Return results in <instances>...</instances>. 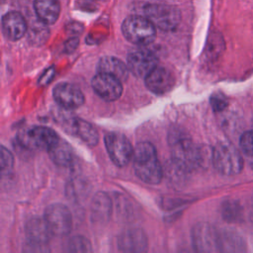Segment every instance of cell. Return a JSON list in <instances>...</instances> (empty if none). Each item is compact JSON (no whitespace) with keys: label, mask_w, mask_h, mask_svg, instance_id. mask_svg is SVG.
Here are the masks:
<instances>
[{"label":"cell","mask_w":253,"mask_h":253,"mask_svg":"<svg viewBox=\"0 0 253 253\" xmlns=\"http://www.w3.org/2000/svg\"><path fill=\"white\" fill-rule=\"evenodd\" d=\"M211 161L220 174L227 176L238 174L243 167V159L240 152L229 142H219L214 146L211 153Z\"/></svg>","instance_id":"3"},{"label":"cell","mask_w":253,"mask_h":253,"mask_svg":"<svg viewBox=\"0 0 253 253\" xmlns=\"http://www.w3.org/2000/svg\"><path fill=\"white\" fill-rule=\"evenodd\" d=\"M65 128L80 137L88 145H96L99 141V134L97 129L88 122L81 119H71L65 124Z\"/></svg>","instance_id":"17"},{"label":"cell","mask_w":253,"mask_h":253,"mask_svg":"<svg viewBox=\"0 0 253 253\" xmlns=\"http://www.w3.org/2000/svg\"><path fill=\"white\" fill-rule=\"evenodd\" d=\"M195 248L200 252L220 251V234L208 223H200L193 230Z\"/></svg>","instance_id":"9"},{"label":"cell","mask_w":253,"mask_h":253,"mask_svg":"<svg viewBox=\"0 0 253 253\" xmlns=\"http://www.w3.org/2000/svg\"><path fill=\"white\" fill-rule=\"evenodd\" d=\"M122 31L128 42L138 45L149 44L156 37V27L146 17L137 15L127 17L122 25Z\"/></svg>","instance_id":"4"},{"label":"cell","mask_w":253,"mask_h":253,"mask_svg":"<svg viewBox=\"0 0 253 253\" xmlns=\"http://www.w3.org/2000/svg\"><path fill=\"white\" fill-rule=\"evenodd\" d=\"M118 244L121 251L144 252L147 250V237L142 229L130 228L120 235Z\"/></svg>","instance_id":"14"},{"label":"cell","mask_w":253,"mask_h":253,"mask_svg":"<svg viewBox=\"0 0 253 253\" xmlns=\"http://www.w3.org/2000/svg\"><path fill=\"white\" fill-rule=\"evenodd\" d=\"M112 203L109 196L103 192L95 195L91 204V214L94 221L103 223L107 222L111 215Z\"/></svg>","instance_id":"20"},{"label":"cell","mask_w":253,"mask_h":253,"mask_svg":"<svg viewBox=\"0 0 253 253\" xmlns=\"http://www.w3.org/2000/svg\"><path fill=\"white\" fill-rule=\"evenodd\" d=\"M211 105L215 112H220L227 106V100L222 94H213L211 98Z\"/></svg>","instance_id":"28"},{"label":"cell","mask_w":253,"mask_h":253,"mask_svg":"<svg viewBox=\"0 0 253 253\" xmlns=\"http://www.w3.org/2000/svg\"><path fill=\"white\" fill-rule=\"evenodd\" d=\"M58 138L55 131L46 126H31L18 135L20 144L32 150H48Z\"/></svg>","instance_id":"6"},{"label":"cell","mask_w":253,"mask_h":253,"mask_svg":"<svg viewBox=\"0 0 253 253\" xmlns=\"http://www.w3.org/2000/svg\"><path fill=\"white\" fill-rule=\"evenodd\" d=\"M174 162L183 170H191L204 165L206 151L196 145L188 134L181 130H173L169 137Z\"/></svg>","instance_id":"1"},{"label":"cell","mask_w":253,"mask_h":253,"mask_svg":"<svg viewBox=\"0 0 253 253\" xmlns=\"http://www.w3.org/2000/svg\"><path fill=\"white\" fill-rule=\"evenodd\" d=\"M44 219L53 235L64 236L72 227L70 211L62 204H52L45 209Z\"/></svg>","instance_id":"8"},{"label":"cell","mask_w":253,"mask_h":253,"mask_svg":"<svg viewBox=\"0 0 253 253\" xmlns=\"http://www.w3.org/2000/svg\"><path fill=\"white\" fill-rule=\"evenodd\" d=\"M93 90L106 101H115L119 99L123 92L122 81L112 75L100 73L92 79Z\"/></svg>","instance_id":"11"},{"label":"cell","mask_w":253,"mask_h":253,"mask_svg":"<svg viewBox=\"0 0 253 253\" xmlns=\"http://www.w3.org/2000/svg\"><path fill=\"white\" fill-rule=\"evenodd\" d=\"M105 145L110 158L117 166H126L133 157L134 148L129 140L121 133H108L105 136Z\"/></svg>","instance_id":"7"},{"label":"cell","mask_w":253,"mask_h":253,"mask_svg":"<svg viewBox=\"0 0 253 253\" xmlns=\"http://www.w3.org/2000/svg\"><path fill=\"white\" fill-rule=\"evenodd\" d=\"M222 216L229 221H235L241 216V207L235 201H226L222 205Z\"/></svg>","instance_id":"23"},{"label":"cell","mask_w":253,"mask_h":253,"mask_svg":"<svg viewBox=\"0 0 253 253\" xmlns=\"http://www.w3.org/2000/svg\"><path fill=\"white\" fill-rule=\"evenodd\" d=\"M244 243L235 233L220 234V251H241Z\"/></svg>","instance_id":"22"},{"label":"cell","mask_w":253,"mask_h":253,"mask_svg":"<svg viewBox=\"0 0 253 253\" xmlns=\"http://www.w3.org/2000/svg\"><path fill=\"white\" fill-rule=\"evenodd\" d=\"M98 72L112 75L121 81H124L128 76V67L119 58L113 56L102 57L97 66Z\"/></svg>","instance_id":"19"},{"label":"cell","mask_w":253,"mask_h":253,"mask_svg":"<svg viewBox=\"0 0 253 253\" xmlns=\"http://www.w3.org/2000/svg\"><path fill=\"white\" fill-rule=\"evenodd\" d=\"M2 29L10 41H18L26 34L28 26L25 18L19 12H9L2 19Z\"/></svg>","instance_id":"15"},{"label":"cell","mask_w":253,"mask_h":253,"mask_svg":"<svg viewBox=\"0 0 253 253\" xmlns=\"http://www.w3.org/2000/svg\"><path fill=\"white\" fill-rule=\"evenodd\" d=\"M240 147L246 155L253 157V130H248L241 135Z\"/></svg>","instance_id":"25"},{"label":"cell","mask_w":253,"mask_h":253,"mask_svg":"<svg viewBox=\"0 0 253 253\" xmlns=\"http://www.w3.org/2000/svg\"><path fill=\"white\" fill-rule=\"evenodd\" d=\"M147 88L158 95L167 93L175 83L173 74L164 67H155L145 78Z\"/></svg>","instance_id":"13"},{"label":"cell","mask_w":253,"mask_h":253,"mask_svg":"<svg viewBox=\"0 0 253 253\" xmlns=\"http://www.w3.org/2000/svg\"><path fill=\"white\" fill-rule=\"evenodd\" d=\"M14 164V157L12 153L5 148L4 146L1 147V171L3 174L8 173Z\"/></svg>","instance_id":"26"},{"label":"cell","mask_w":253,"mask_h":253,"mask_svg":"<svg viewBox=\"0 0 253 253\" xmlns=\"http://www.w3.org/2000/svg\"><path fill=\"white\" fill-rule=\"evenodd\" d=\"M133 169L139 179L148 184H158L163 175L156 149L150 142H139L134 147Z\"/></svg>","instance_id":"2"},{"label":"cell","mask_w":253,"mask_h":253,"mask_svg":"<svg viewBox=\"0 0 253 253\" xmlns=\"http://www.w3.org/2000/svg\"><path fill=\"white\" fill-rule=\"evenodd\" d=\"M145 17L162 31L174 30L180 22L179 10L169 4L151 3L144 7Z\"/></svg>","instance_id":"5"},{"label":"cell","mask_w":253,"mask_h":253,"mask_svg":"<svg viewBox=\"0 0 253 253\" xmlns=\"http://www.w3.org/2000/svg\"><path fill=\"white\" fill-rule=\"evenodd\" d=\"M47 151L51 160L57 165L66 166L72 162V148L65 140H62L61 138H58Z\"/></svg>","instance_id":"21"},{"label":"cell","mask_w":253,"mask_h":253,"mask_svg":"<svg viewBox=\"0 0 253 253\" xmlns=\"http://www.w3.org/2000/svg\"><path fill=\"white\" fill-rule=\"evenodd\" d=\"M66 250L69 252H90L92 248L88 239L83 236H74L67 242Z\"/></svg>","instance_id":"24"},{"label":"cell","mask_w":253,"mask_h":253,"mask_svg":"<svg viewBox=\"0 0 253 253\" xmlns=\"http://www.w3.org/2000/svg\"><path fill=\"white\" fill-rule=\"evenodd\" d=\"M34 8L39 20L45 25L55 23L60 14L58 0H35Z\"/></svg>","instance_id":"18"},{"label":"cell","mask_w":253,"mask_h":253,"mask_svg":"<svg viewBox=\"0 0 253 253\" xmlns=\"http://www.w3.org/2000/svg\"><path fill=\"white\" fill-rule=\"evenodd\" d=\"M26 233L30 244L43 247L49 241L52 235L45 219L43 218H32L26 225Z\"/></svg>","instance_id":"16"},{"label":"cell","mask_w":253,"mask_h":253,"mask_svg":"<svg viewBox=\"0 0 253 253\" xmlns=\"http://www.w3.org/2000/svg\"><path fill=\"white\" fill-rule=\"evenodd\" d=\"M157 57L147 49H137L131 51L127 56V67L137 77H146L155 67H157Z\"/></svg>","instance_id":"10"},{"label":"cell","mask_w":253,"mask_h":253,"mask_svg":"<svg viewBox=\"0 0 253 253\" xmlns=\"http://www.w3.org/2000/svg\"><path fill=\"white\" fill-rule=\"evenodd\" d=\"M55 102L64 109H76L83 105L84 95L76 86L70 83H59L53 89Z\"/></svg>","instance_id":"12"},{"label":"cell","mask_w":253,"mask_h":253,"mask_svg":"<svg viewBox=\"0 0 253 253\" xmlns=\"http://www.w3.org/2000/svg\"><path fill=\"white\" fill-rule=\"evenodd\" d=\"M222 49V40L217 36H213L208 44L209 56H216Z\"/></svg>","instance_id":"27"}]
</instances>
